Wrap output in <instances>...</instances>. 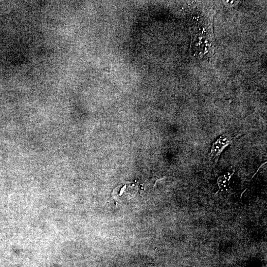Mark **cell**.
<instances>
[{
  "mask_svg": "<svg viewBox=\"0 0 267 267\" xmlns=\"http://www.w3.org/2000/svg\"><path fill=\"white\" fill-rule=\"evenodd\" d=\"M231 140L228 137H220L214 142L211 152V159L217 161L219 156L225 148L231 142Z\"/></svg>",
  "mask_w": 267,
  "mask_h": 267,
  "instance_id": "cell-1",
  "label": "cell"
}]
</instances>
